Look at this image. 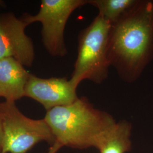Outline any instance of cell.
I'll use <instances>...</instances> for the list:
<instances>
[{
    "label": "cell",
    "instance_id": "1",
    "mask_svg": "<svg viewBox=\"0 0 153 153\" xmlns=\"http://www.w3.org/2000/svg\"><path fill=\"white\" fill-rule=\"evenodd\" d=\"M108 58L124 82L136 81L153 59V1L136 4L111 25Z\"/></svg>",
    "mask_w": 153,
    "mask_h": 153
},
{
    "label": "cell",
    "instance_id": "8",
    "mask_svg": "<svg viewBox=\"0 0 153 153\" xmlns=\"http://www.w3.org/2000/svg\"><path fill=\"white\" fill-rule=\"evenodd\" d=\"M30 74L16 59H0V97L9 102H15L25 97V88Z\"/></svg>",
    "mask_w": 153,
    "mask_h": 153
},
{
    "label": "cell",
    "instance_id": "12",
    "mask_svg": "<svg viewBox=\"0 0 153 153\" xmlns=\"http://www.w3.org/2000/svg\"><path fill=\"white\" fill-rule=\"evenodd\" d=\"M3 143V128L2 121L0 118V153H1Z\"/></svg>",
    "mask_w": 153,
    "mask_h": 153
},
{
    "label": "cell",
    "instance_id": "9",
    "mask_svg": "<svg viewBox=\"0 0 153 153\" xmlns=\"http://www.w3.org/2000/svg\"><path fill=\"white\" fill-rule=\"evenodd\" d=\"M132 126L126 120L116 122L105 132L97 148L100 153H126L131 148Z\"/></svg>",
    "mask_w": 153,
    "mask_h": 153
},
{
    "label": "cell",
    "instance_id": "5",
    "mask_svg": "<svg viewBox=\"0 0 153 153\" xmlns=\"http://www.w3.org/2000/svg\"><path fill=\"white\" fill-rule=\"evenodd\" d=\"M87 4L88 0H42L37 14L26 13L22 18L28 26L40 23L45 49L52 56L64 57L68 53L64 38L66 23L74 11Z\"/></svg>",
    "mask_w": 153,
    "mask_h": 153
},
{
    "label": "cell",
    "instance_id": "13",
    "mask_svg": "<svg viewBox=\"0 0 153 153\" xmlns=\"http://www.w3.org/2000/svg\"><path fill=\"white\" fill-rule=\"evenodd\" d=\"M4 5V3L3 1H0V9H1V7H3V6Z\"/></svg>",
    "mask_w": 153,
    "mask_h": 153
},
{
    "label": "cell",
    "instance_id": "3",
    "mask_svg": "<svg viewBox=\"0 0 153 153\" xmlns=\"http://www.w3.org/2000/svg\"><path fill=\"white\" fill-rule=\"evenodd\" d=\"M111 25L98 14L79 33L78 54L70 79L76 88L85 80L100 85L108 76L111 66L107 52Z\"/></svg>",
    "mask_w": 153,
    "mask_h": 153
},
{
    "label": "cell",
    "instance_id": "2",
    "mask_svg": "<svg viewBox=\"0 0 153 153\" xmlns=\"http://www.w3.org/2000/svg\"><path fill=\"white\" fill-rule=\"evenodd\" d=\"M44 120L55 142L76 149H97L105 132L116 122L112 115L95 108L86 97L49 109Z\"/></svg>",
    "mask_w": 153,
    "mask_h": 153
},
{
    "label": "cell",
    "instance_id": "6",
    "mask_svg": "<svg viewBox=\"0 0 153 153\" xmlns=\"http://www.w3.org/2000/svg\"><path fill=\"white\" fill-rule=\"evenodd\" d=\"M27 26L13 13L0 14V59L13 58L25 67L32 66L35 50L32 39L25 33Z\"/></svg>",
    "mask_w": 153,
    "mask_h": 153
},
{
    "label": "cell",
    "instance_id": "10",
    "mask_svg": "<svg viewBox=\"0 0 153 153\" xmlns=\"http://www.w3.org/2000/svg\"><path fill=\"white\" fill-rule=\"evenodd\" d=\"M138 0H88L98 10V15L113 25L136 4Z\"/></svg>",
    "mask_w": 153,
    "mask_h": 153
},
{
    "label": "cell",
    "instance_id": "11",
    "mask_svg": "<svg viewBox=\"0 0 153 153\" xmlns=\"http://www.w3.org/2000/svg\"><path fill=\"white\" fill-rule=\"evenodd\" d=\"M61 148H62V146L61 145L57 142H55L49 148V150L47 153H57Z\"/></svg>",
    "mask_w": 153,
    "mask_h": 153
},
{
    "label": "cell",
    "instance_id": "4",
    "mask_svg": "<svg viewBox=\"0 0 153 153\" xmlns=\"http://www.w3.org/2000/svg\"><path fill=\"white\" fill-rule=\"evenodd\" d=\"M3 128L1 153H27L39 142H55L49 126L43 119L35 120L23 115L15 102L0 103Z\"/></svg>",
    "mask_w": 153,
    "mask_h": 153
},
{
    "label": "cell",
    "instance_id": "7",
    "mask_svg": "<svg viewBox=\"0 0 153 153\" xmlns=\"http://www.w3.org/2000/svg\"><path fill=\"white\" fill-rule=\"evenodd\" d=\"M76 88L66 78H43L31 74L25 95L42 104L46 111L71 104L78 98Z\"/></svg>",
    "mask_w": 153,
    "mask_h": 153
}]
</instances>
